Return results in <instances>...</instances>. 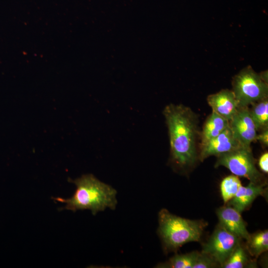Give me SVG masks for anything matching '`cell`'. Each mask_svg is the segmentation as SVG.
Segmentation results:
<instances>
[{
    "label": "cell",
    "mask_w": 268,
    "mask_h": 268,
    "mask_svg": "<svg viewBox=\"0 0 268 268\" xmlns=\"http://www.w3.org/2000/svg\"><path fill=\"white\" fill-rule=\"evenodd\" d=\"M163 114L169 136L170 163L174 170L184 171L199 159L198 116L189 107L174 104L166 106Z\"/></svg>",
    "instance_id": "cell-1"
},
{
    "label": "cell",
    "mask_w": 268,
    "mask_h": 268,
    "mask_svg": "<svg viewBox=\"0 0 268 268\" xmlns=\"http://www.w3.org/2000/svg\"><path fill=\"white\" fill-rule=\"evenodd\" d=\"M69 181L76 186L75 191L69 199L54 198L58 201L65 203L66 206L61 209L75 211L77 210L89 209L93 215L109 208H116L117 200V191L109 185L103 183L91 174L83 175L74 180Z\"/></svg>",
    "instance_id": "cell-2"
},
{
    "label": "cell",
    "mask_w": 268,
    "mask_h": 268,
    "mask_svg": "<svg viewBox=\"0 0 268 268\" xmlns=\"http://www.w3.org/2000/svg\"><path fill=\"white\" fill-rule=\"evenodd\" d=\"M158 234L166 253L176 251L183 245L201 240L206 223L171 213L163 208L158 213Z\"/></svg>",
    "instance_id": "cell-3"
},
{
    "label": "cell",
    "mask_w": 268,
    "mask_h": 268,
    "mask_svg": "<svg viewBox=\"0 0 268 268\" xmlns=\"http://www.w3.org/2000/svg\"><path fill=\"white\" fill-rule=\"evenodd\" d=\"M267 73L258 74L250 67L242 70L232 81L233 92L239 106H249L268 97Z\"/></svg>",
    "instance_id": "cell-4"
},
{
    "label": "cell",
    "mask_w": 268,
    "mask_h": 268,
    "mask_svg": "<svg viewBox=\"0 0 268 268\" xmlns=\"http://www.w3.org/2000/svg\"><path fill=\"white\" fill-rule=\"evenodd\" d=\"M215 167L224 166L234 175L248 179L250 182L266 186V180L257 169L251 148L243 146L216 156Z\"/></svg>",
    "instance_id": "cell-5"
},
{
    "label": "cell",
    "mask_w": 268,
    "mask_h": 268,
    "mask_svg": "<svg viewBox=\"0 0 268 268\" xmlns=\"http://www.w3.org/2000/svg\"><path fill=\"white\" fill-rule=\"evenodd\" d=\"M241 240L219 223L207 242L203 245L201 252L211 256L222 268Z\"/></svg>",
    "instance_id": "cell-6"
},
{
    "label": "cell",
    "mask_w": 268,
    "mask_h": 268,
    "mask_svg": "<svg viewBox=\"0 0 268 268\" xmlns=\"http://www.w3.org/2000/svg\"><path fill=\"white\" fill-rule=\"evenodd\" d=\"M229 123L239 143L244 147L251 148L252 142L256 140L258 132L250 115L249 106H239Z\"/></svg>",
    "instance_id": "cell-7"
},
{
    "label": "cell",
    "mask_w": 268,
    "mask_h": 268,
    "mask_svg": "<svg viewBox=\"0 0 268 268\" xmlns=\"http://www.w3.org/2000/svg\"><path fill=\"white\" fill-rule=\"evenodd\" d=\"M242 146L234 137L229 126L216 137L201 146L198 158L202 162L210 156H216L230 151Z\"/></svg>",
    "instance_id": "cell-8"
},
{
    "label": "cell",
    "mask_w": 268,
    "mask_h": 268,
    "mask_svg": "<svg viewBox=\"0 0 268 268\" xmlns=\"http://www.w3.org/2000/svg\"><path fill=\"white\" fill-rule=\"evenodd\" d=\"M207 101L212 111L229 121L236 113L239 105L235 96L229 89H222L210 94Z\"/></svg>",
    "instance_id": "cell-9"
},
{
    "label": "cell",
    "mask_w": 268,
    "mask_h": 268,
    "mask_svg": "<svg viewBox=\"0 0 268 268\" xmlns=\"http://www.w3.org/2000/svg\"><path fill=\"white\" fill-rule=\"evenodd\" d=\"M219 223L241 239L247 240L250 235L241 213L233 207L225 205L216 210Z\"/></svg>",
    "instance_id": "cell-10"
},
{
    "label": "cell",
    "mask_w": 268,
    "mask_h": 268,
    "mask_svg": "<svg viewBox=\"0 0 268 268\" xmlns=\"http://www.w3.org/2000/svg\"><path fill=\"white\" fill-rule=\"evenodd\" d=\"M266 186L252 182L247 186H241L235 196L227 204L241 213L249 207L255 199L265 194Z\"/></svg>",
    "instance_id": "cell-11"
},
{
    "label": "cell",
    "mask_w": 268,
    "mask_h": 268,
    "mask_svg": "<svg viewBox=\"0 0 268 268\" xmlns=\"http://www.w3.org/2000/svg\"><path fill=\"white\" fill-rule=\"evenodd\" d=\"M229 126L228 120L212 111L206 119L201 133V146L219 135Z\"/></svg>",
    "instance_id": "cell-12"
},
{
    "label": "cell",
    "mask_w": 268,
    "mask_h": 268,
    "mask_svg": "<svg viewBox=\"0 0 268 268\" xmlns=\"http://www.w3.org/2000/svg\"><path fill=\"white\" fill-rule=\"evenodd\" d=\"M249 113L257 132L268 129V98H264L251 105Z\"/></svg>",
    "instance_id": "cell-13"
},
{
    "label": "cell",
    "mask_w": 268,
    "mask_h": 268,
    "mask_svg": "<svg viewBox=\"0 0 268 268\" xmlns=\"http://www.w3.org/2000/svg\"><path fill=\"white\" fill-rule=\"evenodd\" d=\"M248 254L256 258L268 250V231H260L250 234L245 246Z\"/></svg>",
    "instance_id": "cell-14"
},
{
    "label": "cell",
    "mask_w": 268,
    "mask_h": 268,
    "mask_svg": "<svg viewBox=\"0 0 268 268\" xmlns=\"http://www.w3.org/2000/svg\"><path fill=\"white\" fill-rule=\"evenodd\" d=\"M248 254L245 246H243L241 242L225 261L222 268H251V266L255 267V260H251Z\"/></svg>",
    "instance_id": "cell-15"
},
{
    "label": "cell",
    "mask_w": 268,
    "mask_h": 268,
    "mask_svg": "<svg viewBox=\"0 0 268 268\" xmlns=\"http://www.w3.org/2000/svg\"><path fill=\"white\" fill-rule=\"evenodd\" d=\"M199 252L194 251L185 254H176L166 262L160 263L156 268H193Z\"/></svg>",
    "instance_id": "cell-16"
},
{
    "label": "cell",
    "mask_w": 268,
    "mask_h": 268,
    "mask_svg": "<svg viewBox=\"0 0 268 268\" xmlns=\"http://www.w3.org/2000/svg\"><path fill=\"white\" fill-rule=\"evenodd\" d=\"M242 186L241 182L235 175L224 178L220 184V192L225 204L231 200Z\"/></svg>",
    "instance_id": "cell-17"
},
{
    "label": "cell",
    "mask_w": 268,
    "mask_h": 268,
    "mask_svg": "<svg viewBox=\"0 0 268 268\" xmlns=\"http://www.w3.org/2000/svg\"><path fill=\"white\" fill-rule=\"evenodd\" d=\"M220 268L217 262L210 255L203 252H199L193 268Z\"/></svg>",
    "instance_id": "cell-18"
},
{
    "label": "cell",
    "mask_w": 268,
    "mask_h": 268,
    "mask_svg": "<svg viewBox=\"0 0 268 268\" xmlns=\"http://www.w3.org/2000/svg\"><path fill=\"white\" fill-rule=\"evenodd\" d=\"M259 165L261 170L265 173L268 172V153L265 152L260 157Z\"/></svg>",
    "instance_id": "cell-19"
},
{
    "label": "cell",
    "mask_w": 268,
    "mask_h": 268,
    "mask_svg": "<svg viewBox=\"0 0 268 268\" xmlns=\"http://www.w3.org/2000/svg\"><path fill=\"white\" fill-rule=\"evenodd\" d=\"M257 134L256 140L260 141L263 145L268 146V129L259 132Z\"/></svg>",
    "instance_id": "cell-20"
}]
</instances>
